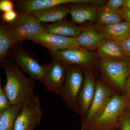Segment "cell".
Returning <instances> with one entry per match:
<instances>
[{
    "instance_id": "obj_25",
    "label": "cell",
    "mask_w": 130,
    "mask_h": 130,
    "mask_svg": "<svg viewBox=\"0 0 130 130\" xmlns=\"http://www.w3.org/2000/svg\"><path fill=\"white\" fill-rule=\"evenodd\" d=\"M119 123L120 129L130 130V115L126 112H123L120 116Z\"/></svg>"
},
{
    "instance_id": "obj_21",
    "label": "cell",
    "mask_w": 130,
    "mask_h": 130,
    "mask_svg": "<svg viewBox=\"0 0 130 130\" xmlns=\"http://www.w3.org/2000/svg\"><path fill=\"white\" fill-rule=\"evenodd\" d=\"M15 44L12 41L8 30L7 24L0 25V63L1 66L6 59L9 57L12 48Z\"/></svg>"
},
{
    "instance_id": "obj_27",
    "label": "cell",
    "mask_w": 130,
    "mask_h": 130,
    "mask_svg": "<svg viewBox=\"0 0 130 130\" xmlns=\"http://www.w3.org/2000/svg\"><path fill=\"white\" fill-rule=\"evenodd\" d=\"M18 15L14 10L4 13L2 16L3 21L7 24L11 23L16 20Z\"/></svg>"
},
{
    "instance_id": "obj_32",
    "label": "cell",
    "mask_w": 130,
    "mask_h": 130,
    "mask_svg": "<svg viewBox=\"0 0 130 130\" xmlns=\"http://www.w3.org/2000/svg\"><path fill=\"white\" fill-rule=\"evenodd\" d=\"M129 69L130 73V62H129Z\"/></svg>"
},
{
    "instance_id": "obj_29",
    "label": "cell",
    "mask_w": 130,
    "mask_h": 130,
    "mask_svg": "<svg viewBox=\"0 0 130 130\" xmlns=\"http://www.w3.org/2000/svg\"><path fill=\"white\" fill-rule=\"evenodd\" d=\"M119 13L125 21L130 23V9L121 8L119 11Z\"/></svg>"
},
{
    "instance_id": "obj_20",
    "label": "cell",
    "mask_w": 130,
    "mask_h": 130,
    "mask_svg": "<svg viewBox=\"0 0 130 130\" xmlns=\"http://www.w3.org/2000/svg\"><path fill=\"white\" fill-rule=\"evenodd\" d=\"M23 107L22 104L11 105L8 110L0 111V130H14L15 120Z\"/></svg>"
},
{
    "instance_id": "obj_28",
    "label": "cell",
    "mask_w": 130,
    "mask_h": 130,
    "mask_svg": "<svg viewBox=\"0 0 130 130\" xmlns=\"http://www.w3.org/2000/svg\"><path fill=\"white\" fill-rule=\"evenodd\" d=\"M13 2L9 0H2L0 1V9L4 13L14 10Z\"/></svg>"
},
{
    "instance_id": "obj_16",
    "label": "cell",
    "mask_w": 130,
    "mask_h": 130,
    "mask_svg": "<svg viewBox=\"0 0 130 130\" xmlns=\"http://www.w3.org/2000/svg\"><path fill=\"white\" fill-rule=\"evenodd\" d=\"M96 50L102 59L128 61L129 60L123 54L118 42L113 40L104 39Z\"/></svg>"
},
{
    "instance_id": "obj_2",
    "label": "cell",
    "mask_w": 130,
    "mask_h": 130,
    "mask_svg": "<svg viewBox=\"0 0 130 130\" xmlns=\"http://www.w3.org/2000/svg\"><path fill=\"white\" fill-rule=\"evenodd\" d=\"M128 106L125 97L113 96L102 113L85 128L90 130H119L120 116Z\"/></svg>"
},
{
    "instance_id": "obj_15",
    "label": "cell",
    "mask_w": 130,
    "mask_h": 130,
    "mask_svg": "<svg viewBox=\"0 0 130 130\" xmlns=\"http://www.w3.org/2000/svg\"><path fill=\"white\" fill-rule=\"evenodd\" d=\"M85 4H75L70 8L71 18L73 23L80 24L86 21H95L98 11L97 5Z\"/></svg>"
},
{
    "instance_id": "obj_18",
    "label": "cell",
    "mask_w": 130,
    "mask_h": 130,
    "mask_svg": "<svg viewBox=\"0 0 130 130\" xmlns=\"http://www.w3.org/2000/svg\"><path fill=\"white\" fill-rule=\"evenodd\" d=\"M44 26L47 32L66 37H77L82 30L80 27L63 20Z\"/></svg>"
},
{
    "instance_id": "obj_24",
    "label": "cell",
    "mask_w": 130,
    "mask_h": 130,
    "mask_svg": "<svg viewBox=\"0 0 130 130\" xmlns=\"http://www.w3.org/2000/svg\"><path fill=\"white\" fill-rule=\"evenodd\" d=\"M125 0H109L107 2L104 7L105 8L118 12L121 8H123Z\"/></svg>"
},
{
    "instance_id": "obj_26",
    "label": "cell",
    "mask_w": 130,
    "mask_h": 130,
    "mask_svg": "<svg viewBox=\"0 0 130 130\" xmlns=\"http://www.w3.org/2000/svg\"><path fill=\"white\" fill-rule=\"evenodd\" d=\"M117 42L124 55L128 59H130V37Z\"/></svg>"
},
{
    "instance_id": "obj_13",
    "label": "cell",
    "mask_w": 130,
    "mask_h": 130,
    "mask_svg": "<svg viewBox=\"0 0 130 130\" xmlns=\"http://www.w3.org/2000/svg\"><path fill=\"white\" fill-rule=\"evenodd\" d=\"M95 89L93 75L90 73H87L78 100L79 112L83 116H86L88 112L95 93Z\"/></svg>"
},
{
    "instance_id": "obj_4",
    "label": "cell",
    "mask_w": 130,
    "mask_h": 130,
    "mask_svg": "<svg viewBox=\"0 0 130 130\" xmlns=\"http://www.w3.org/2000/svg\"><path fill=\"white\" fill-rule=\"evenodd\" d=\"M40 98L34 95L23 104V108L16 118L14 130H35L42 118Z\"/></svg>"
},
{
    "instance_id": "obj_7",
    "label": "cell",
    "mask_w": 130,
    "mask_h": 130,
    "mask_svg": "<svg viewBox=\"0 0 130 130\" xmlns=\"http://www.w3.org/2000/svg\"><path fill=\"white\" fill-rule=\"evenodd\" d=\"M44 68L43 83L47 90L60 95L66 78L67 67L53 59L48 64L42 65Z\"/></svg>"
},
{
    "instance_id": "obj_6",
    "label": "cell",
    "mask_w": 130,
    "mask_h": 130,
    "mask_svg": "<svg viewBox=\"0 0 130 130\" xmlns=\"http://www.w3.org/2000/svg\"><path fill=\"white\" fill-rule=\"evenodd\" d=\"M9 58L29 77L42 82L44 68L37 59L20 44H16L11 50Z\"/></svg>"
},
{
    "instance_id": "obj_12",
    "label": "cell",
    "mask_w": 130,
    "mask_h": 130,
    "mask_svg": "<svg viewBox=\"0 0 130 130\" xmlns=\"http://www.w3.org/2000/svg\"><path fill=\"white\" fill-rule=\"evenodd\" d=\"M101 2L95 0H20L16 1L15 5L21 12L32 13L59 5L79 3L98 5Z\"/></svg>"
},
{
    "instance_id": "obj_33",
    "label": "cell",
    "mask_w": 130,
    "mask_h": 130,
    "mask_svg": "<svg viewBox=\"0 0 130 130\" xmlns=\"http://www.w3.org/2000/svg\"><path fill=\"white\" fill-rule=\"evenodd\" d=\"M81 130H85L84 129H81Z\"/></svg>"
},
{
    "instance_id": "obj_34",
    "label": "cell",
    "mask_w": 130,
    "mask_h": 130,
    "mask_svg": "<svg viewBox=\"0 0 130 130\" xmlns=\"http://www.w3.org/2000/svg\"></svg>"
},
{
    "instance_id": "obj_30",
    "label": "cell",
    "mask_w": 130,
    "mask_h": 130,
    "mask_svg": "<svg viewBox=\"0 0 130 130\" xmlns=\"http://www.w3.org/2000/svg\"><path fill=\"white\" fill-rule=\"evenodd\" d=\"M126 98L128 101V106L130 105V76L127 79L125 84Z\"/></svg>"
},
{
    "instance_id": "obj_17",
    "label": "cell",
    "mask_w": 130,
    "mask_h": 130,
    "mask_svg": "<svg viewBox=\"0 0 130 130\" xmlns=\"http://www.w3.org/2000/svg\"><path fill=\"white\" fill-rule=\"evenodd\" d=\"M70 12V8L64 5L38 10L31 13L41 23H53L63 20Z\"/></svg>"
},
{
    "instance_id": "obj_8",
    "label": "cell",
    "mask_w": 130,
    "mask_h": 130,
    "mask_svg": "<svg viewBox=\"0 0 130 130\" xmlns=\"http://www.w3.org/2000/svg\"><path fill=\"white\" fill-rule=\"evenodd\" d=\"M53 59L67 66L77 65L86 67L91 65L95 60L94 54L80 47L50 52Z\"/></svg>"
},
{
    "instance_id": "obj_10",
    "label": "cell",
    "mask_w": 130,
    "mask_h": 130,
    "mask_svg": "<svg viewBox=\"0 0 130 130\" xmlns=\"http://www.w3.org/2000/svg\"><path fill=\"white\" fill-rule=\"evenodd\" d=\"M112 97L111 90L101 81L98 82L90 108L82 122L83 128H86L101 115Z\"/></svg>"
},
{
    "instance_id": "obj_1",
    "label": "cell",
    "mask_w": 130,
    "mask_h": 130,
    "mask_svg": "<svg viewBox=\"0 0 130 130\" xmlns=\"http://www.w3.org/2000/svg\"><path fill=\"white\" fill-rule=\"evenodd\" d=\"M1 66L6 76L3 89L11 105L23 104L35 94V79L25 76L10 58L6 59Z\"/></svg>"
},
{
    "instance_id": "obj_22",
    "label": "cell",
    "mask_w": 130,
    "mask_h": 130,
    "mask_svg": "<svg viewBox=\"0 0 130 130\" xmlns=\"http://www.w3.org/2000/svg\"><path fill=\"white\" fill-rule=\"evenodd\" d=\"M95 21L98 25L106 26L121 22L122 19L118 12L103 7L98 11Z\"/></svg>"
},
{
    "instance_id": "obj_31",
    "label": "cell",
    "mask_w": 130,
    "mask_h": 130,
    "mask_svg": "<svg viewBox=\"0 0 130 130\" xmlns=\"http://www.w3.org/2000/svg\"><path fill=\"white\" fill-rule=\"evenodd\" d=\"M123 8L130 9V0H125Z\"/></svg>"
},
{
    "instance_id": "obj_5",
    "label": "cell",
    "mask_w": 130,
    "mask_h": 130,
    "mask_svg": "<svg viewBox=\"0 0 130 130\" xmlns=\"http://www.w3.org/2000/svg\"><path fill=\"white\" fill-rule=\"evenodd\" d=\"M83 81L81 70L67 66L64 83L60 95L72 109L77 112H79L78 100Z\"/></svg>"
},
{
    "instance_id": "obj_9",
    "label": "cell",
    "mask_w": 130,
    "mask_h": 130,
    "mask_svg": "<svg viewBox=\"0 0 130 130\" xmlns=\"http://www.w3.org/2000/svg\"><path fill=\"white\" fill-rule=\"evenodd\" d=\"M129 62L102 59L100 66L112 83L117 88L125 90L126 83L130 75Z\"/></svg>"
},
{
    "instance_id": "obj_23",
    "label": "cell",
    "mask_w": 130,
    "mask_h": 130,
    "mask_svg": "<svg viewBox=\"0 0 130 130\" xmlns=\"http://www.w3.org/2000/svg\"><path fill=\"white\" fill-rule=\"evenodd\" d=\"M0 83V111H5L9 109L11 104L5 90L2 87Z\"/></svg>"
},
{
    "instance_id": "obj_19",
    "label": "cell",
    "mask_w": 130,
    "mask_h": 130,
    "mask_svg": "<svg viewBox=\"0 0 130 130\" xmlns=\"http://www.w3.org/2000/svg\"><path fill=\"white\" fill-rule=\"evenodd\" d=\"M75 38L80 47L90 50H96L104 39L96 29L93 28L82 29L81 34Z\"/></svg>"
},
{
    "instance_id": "obj_14",
    "label": "cell",
    "mask_w": 130,
    "mask_h": 130,
    "mask_svg": "<svg viewBox=\"0 0 130 130\" xmlns=\"http://www.w3.org/2000/svg\"><path fill=\"white\" fill-rule=\"evenodd\" d=\"M95 29L107 40L118 42L130 37V23L125 21L106 26L98 25Z\"/></svg>"
},
{
    "instance_id": "obj_3",
    "label": "cell",
    "mask_w": 130,
    "mask_h": 130,
    "mask_svg": "<svg viewBox=\"0 0 130 130\" xmlns=\"http://www.w3.org/2000/svg\"><path fill=\"white\" fill-rule=\"evenodd\" d=\"M7 24L9 36L15 45L36 35L47 32L44 26L31 13L21 12L14 22Z\"/></svg>"
},
{
    "instance_id": "obj_11",
    "label": "cell",
    "mask_w": 130,
    "mask_h": 130,
    "mask_svg": "<svg viewBox=\"0 0 130 130\" xmlns=\"http://www.w3.org/2000/svg\"><path fill=\"white\" fill-rule=\"evenodd\" d=\"M28 40L46 48L50 52L80 47L75 38L66 37L47 32L36 35Z\"/></svg>"
}]
</instances>
